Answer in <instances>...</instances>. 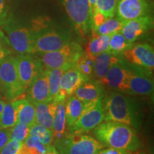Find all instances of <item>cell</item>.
I'll return each instance as SVG.
<instances>
[{
    "mask_svg": "<svg viewBox=\"0 0 154 154\" xmlns=\"http://www.w3.org/2000/svg\"><path fill=\"white\" fill-rule=\"evenodd\" d=\"M119 0H96L95 11H99L108 18L115 16Z\"/></svg>",
    "mask_w": 154,
    "mask_h": 154,
    "instance_id": "obj_31",
    "label": "cell"
},
{
    "mask_svg": "<svg viewBox=\"0 0 154 154\" xmlns=\"http://www.w3.org/2000/svg\"><path fill=\"white\" fill-rule=\"evenodd\" d=\"M29 135L37 138L41 143L47 146H50L54 143L52 131L41 125L34 124L31 126Z\"/></svg>",
    "mask_w": 154,
    "mask_h": 154,
    "instance_id": "obj_27",
    "label": "cell"
},
{
    "mask_svg": "<svg viewBox=\"0 0 154 154\" xmlns=\"http://www.w3.org/2000/svg\"><path fill=\"white\" fill-rule=\"evenodd\" d=\"M2 24L9 44L17 53L19 54H35L30 29L9 18Z\"/></svg>",
    "mask_w": 154,
    "mask_h": 154,
    "instance_id": "obj_8",
    "label": "cell"
},
{
    "mask_svg": "<svg viewBox=\"0 0 154 154\" xmlns=\"http://www.w3.org/2000/svg\"><path fill=\"white\" fill-rule=\"evenodd\" d=\"M22 146L28 154H45L49 148L30 135L23 142Z\"/></svg>",
    "mask_w": 154,
    "mask_h": 154,
    "instance_id": "obj_30",
    "label": "cell"
},
{
    "mask_svg": "<svg viewBox=\"0 0 154 154\" xmlns=\"http://www.w3.org/2000/svg\"><path fill=\"white\" fill-rule=\"evenodd\" d=\"M103 121H116L136 131L141 127V116L136 103L121 92L110 91L103 99Z\"/></svg>",
    "mask_w": 154,
    "mask_h": 154,
    "instance_id": "obj_1",
    "label": "cell"
},
{
    "mask_svg": "<svg viewBox=\"0 0 154 154\" xmlns=\"http://www.w3.org/2000/svg\"><path fill=\"white\" fill-rule=\"evenodd\" d=\"M13 100L12 103L16 109L17 122L22 123L29 127L35 124V109L33 103L24 96Z\"/></svg>",
    "mask_w": 154,
    "mask_h": 154,
    "instance_id": "obj_19",
    "label": "cell"
},
{
    "mask_svg": "<svg viewBox=\"0 0 154 154\" xmlns=\"http://www.w3.org/2000/svg\"><path fill=\"white\" fill-rule=\"evenodd\" d=\"M1 50H2V48H1V47H0V51H1Z\"/></svg>",
    "mask_w": 154,
    "mask_h": 154,
    "instance_id": "obj_44",
    "label": "cell"
},
{
    "mask_svg": "<svg viewBox=\"0 0 154 154\" xmlns=\"http://www.w3.org/2000/svg\"><path fill=\"white\" fill-rule=\"evenodd\" d=\"M108 19L105 15H103L99 11L96 10L91 18V32H95L100 25L103 24Z\"/></svg>",
    "mask_w": 154,
    "mask_h": 154,
    "instance_id": "obj_35",
    "label": "cell"
},
{
    "mask_svg": "<svg viewBox=\"0 0 154 154\" xmlns=\"http://www.w3.org/2000/svg\"><path fill=\"white\" fill-rule=\"evenodd\" d=\"M121 59L152 74L154 68L153 47L148 43L133 44L121 54Z\"/></svg>",
    "mask_w": 154,
    "mask_h": 154,
    "instance_id": "obj_9",
    "label": "cell"
},
{
    "mask_svg": "<svg viewBox=\"0 0 154 154\" xmlns=\"http://www.w3.org/2000/svg\"><path fill=\"white\" fill-rule=\"evenodd\" d=\"M151 75L144 69L129 63L128 89L126 94L131 95L151 96L154 89Z\"/></svg>",
    "mask_w": 154,
    "mask_h": 154,
    "instance_id": "obj_12",
    "label": "cell"
},
{
    "mask_svg": "<svg viewBox=\"0 0 154 154\" xmlns=\"http://www.w3.org/2000/svg\"><path fill=\"white\" fill-rule=\"evenodd\" d=\"M5 101H2V100L0 99V116H1L2 113L4 106H5Z\"/></svg>",
    "mask_w": 154,
    "mask_h": 154,
    "instance_id": "obj_41",
    "label": "cell"
},
{
    "mask_svg": "<svg viewBox=\"0 0 154 154\" xmlns=\"http://www.w3.org/2000/svg\"><path fill=\"white\" fill-rule=\"evenodd\" d=\"M153 19L150 14L125 22L121 32L131 43H134L140 36L153 28Z\"/></svg>",
    "mask_w": 154,
    "mask_h": 154,
    "instance_id": "obj_16",
    "label": "cell"
},
{
    "mask_svg": "<svg viewBox=\"0 0 154 154\" xmlns=\"http://www.w3.org/2000/svg\"><path fill=\"white\" fill-rule=\"evenodd\" d=\"M33 105L35 109V124L51 131L57 101L52 100L48 103H33Z\"/></svg>",
    "mask_w": 154,
    "mask_h": 154,
    "instance_id": "obj_20",
    "label": "cell"
},
{
    "mask_svg": "<svg viewBox=\"0 0 154 154\" xmlns=\"http://www.w3.org/2000/svg\"><path fill=\"white\" fill-rule=\"evenodd\" d=\"M0 88L6 97L11 100L24 93L19 81L15 57H5L0 61Z\"/></svg>",
    "mask_w": 154,
    "mask_h": 154,
    "instance_id": "obj_7",
    "label": "cell"
},
{
    "mask_svg": "<svg viewBox=\"0 0 154 154\" xmlns=\"http://www.w3.org/2000/svg\"><path fill=\"white\" fill-rule=\"evenodd\" d=\"M124 22L118 18H108L103 24L96 29L95 33L100 35H112L116 32H120Z\"/></svg>",
    "mask_w": 154,
    "mask_h": 154,
    "instance_id": "obj_28",
    "label": "cell"
},
{
    "mask_svg": "<svg viewBox=\"0 0 154 154\" xmlns=\"http://www.w3.org/2000/svg\"><path fill=\"white\" fill-rule=\"evenodd\" d=\"M120 59L119 57H116L111 54L109 51L100 54L94 59L93 73L98 81L102 83L104 77L106 75L111 65Z\"/></svg>",
    "mask_w": 154,
    "mask_h": 154,
    "instance_id": "obj_23",
    "label": "cell"
},
{
    "mask_svg": "<svg viewBox=\"0 0 154 154\" xmlns=\"http://www.w3.org/2000/svg\"><path fill=\"white\" fill-rule=\"evenodd\" d=\"M146 1H147V0H146ZM148 1H151V0H148Z\"/></svg>",
    "mask_w": 154,
    "mask_h": 154,
    "instance_id": "obj_45",
    "label": "cell"
},
{
    "mask_svg": "<svg viewBox=\"0 0 154 154\" xmlns=\"http://www.w3.org/2000/svg\"><path fill=\"white\" fill-rule=\"evenodd\" d=\"M27 91V99L32 103H48L51 101L45 68L32 82Z\"/></svg>",
    "mask_w": 154,
    "mask_h": 154,
    "instance_id": "obj_18",
    "label": "cell"
},
{
    "mask_svg": "<svg viewBox=\"0 0 154 154\" xmlns=\"http://www.w3.org/2000/svg\"><path fill=\"white\" fill-rule=\"evenodd\" d=\"M100 143L107 147L134 152L139 149L140 140L137 131L116 121H103L94 129Z\"/></svg>",
    "mask_w": 154,
    "mask_h": 154,
    "instance_id": "obj_2",
    "label": "cell"
},
{
    "mask_svg": "<svg viewBox=\"0 0 154 154\" xmlns=\"http://www.w3.org/2000/svg\"><path fill=\"white\" fill-rule=\"evenodd\" d=\"M7 7L5 0H0V24H2L7 20Z\"/></svg>",
    "mask_w": 154,
    "mask_h": 154,
    "instance_id": "obj_38",
    "label": "cell"
},
{
    "mask_svg": "<svg viewBox=\"0 0 154 154\" xmlns=\"http://www.w3.org/2000/svg\"><path fill=\"white\" fill-rule=\"evenodd\" d=\"M54 146L59 154H96L104 147L89 135L70 132L54 142Z\"/></svg>",
    "mask_w": 154,
    "mask_h": 154,
    "instance_id": "obj_4",
    "label": "cell"
},
{
    "mask_svg": "<svg viewBox=\"0 0 154 154\" xmlns=\"http://www.w3.org/2000/svg\"><path fill=\"white\" fill-rule=\"evenodd\" d=\"M22 143L17 140H9L0 151V154H17L20 149Z\"/></svg>",
    "mask_w": 154,
    "mask_h": 154,
    "instance_id": "obj_34",
    "label": "cell"
},
{
    "mask_svg": "<svg viewBox=\"0 0 154 154\" xmlns=\"http://www.w3.org/2000/svg\"><path fill=\"white\" fill-rule=\"evenodd\" d=\"M70 68H66V67L58 69L45 68L47 74L48 83H49L50 99L51 101L56 97L58 91H59L61 76H62L63 73L66 70H68Z\"/></svg>",
    "mask_w": 154,
    "mask_h": 154,
    "instance_id": "obj_26",
    "label": "cell"
},
{
    "mask_svg": "<svg viewBox=\"0 0 154 154\" xmlns=\"http://www.w3.org/2000/svg\"><path fill=\"white\" fill-rule=\"evenodd\" d=\"M0 123L3 128H11L17 123L16 109L12 102L5 104L2 113L0 116Z\"/></svg>",
    "mask_w": 154,
    "mask_h": 154,
    "instance_id": "obj_29",
    "label": "cell"
},
{
    "mask_svg": "<svg viewBox=\"0 0 154 154\" xmlns=\"http://www.w3.org/2000/svg\"><path fill=\"white\" fill-rule=\"evenodd\" d=\"M5 57V51H4L3 49H2L1 51H0V61H1L2 59Z\"/></svg>",
    "mask_w": 154,
    "mask_h": 154,
    "instance_id": "obj_42",
    "label": "cell"
},
{
    "mask_svg": "<svg viewBox=\"0 0 154 154\" xmlns=\"http://www.w3.org/2000/svg\"><path fill=\"white\" fill-rule=\"evenodd\" d=\"M30 127L22 123L17 122L10 128V140L23 143L29 135Z\"/></svg>",
    "mask_w": 154,
    "mask_h": 154,
    "instance_id": "obj_32",
    "label": "cell"
},
{
    "mask_svg": "<svg viewBox=\"0 0 154 154\" xmlns=\"http://www.w3.org/2000/svg\"><path fill=\"white\" fill-rule=\"evenodd\" d=\"M73 95L84 103H91L103 99L106 95V90L103 83L98 80L88 79L83 83Z\"/></svg>",
    "mask_w": 154,
    "mask_h": 154,
    "instance_id": "obj_17",
    "label": "cell"
},
{
    "mask_svg": "<svg viewBox=\"0 0 154 154\" xmlns=\"http://www.w3.org/2000/svg\"><path fill=\"white\" fill-rule=\"evenodd\" d=\"M66 100H61L57 101L55 113L54 116L51 131L53 134L54 142L61 139L67 134L65 103Z\"/></svg>",
    "mask_w": 154,
    "mask_h": 154,
    "instance_id": "obj_21",
    "label": "cell"
},
{
    "mask_svg": "<svg viewBox=\"0 0 154 154\" xmlns=\"http://www.w3.org/2000/svg\"><path fill=\"white\" fill-rule=\"evenodd\" d=\"M84 54L83 48L77 42L70 41L59 49L37 54L44 68H71Z\"/></svg>",
    "mask_w": 154,
    "mask_h": 154,
    "instance_id": "obj_5",
    "label": "cell"
},
{
    "mask_svg": "<svg viewBox=\"0 0 154 154\" xmlns=\"http://www.w3.org/2000/svg\"><path fill=\"white\" fill-rule=\"evenodd\" d=\"M151 7L146 0H119L117 3V18L123 22L150 14Z\"/></svg>",
    "mask_w": 154,
    "mask_h": 154,
    "instance_id": "obj_14",
    "label": "cell"
},
{
    "mask_svg": "<svg viewBox=\"0 0 154 154\" xmlns=\"http://www.w3.org/2000/svg\"><path fill=\"white\" fill-rule=\"evenodd\" d=\"M45 154H59V153H58L57 150L56 149L54 146L51 145L49 146V149H48V151H47V153H46Z\"/></svg>",
    "mask_w": 154,
    "mask_h": 154,
    "instance_id": "obj_40",
    "label": "cell"
},
{
    "mask_svg": "<svg viewBox=\"0 0 154 154\" xmlns=\"http://www.w3.org/2000/svg\"><path fill=\"white\" fill-rule=\"evenodd\" d=\"M87 105L88 103H84L74 95L70 96L66 99L65 103V113L66 126L69 129L79 119L87 107Z\"/></svg>",
    "mask_w": 154,
    "mask_h": 154,
    "instance_id": "obj_22",
    "label": "cell"
},
{
    "mask_svg": "<svg viewBox=\"0 0 154 154\" xmlns=\"http://www.w3.org/2000/svg\"><path fill=\"white\" fill-rule=\"evenodd\" d=\"M3 128V127H2V124H1V123H0V130H2Z\"/></svg>",
    "mask_w": 154,
    "mask_h": 154,
    "instance_id": "obj_43",
    "label": "cell"
},
{
    "mask_svg": "<svg viewBox=\"0 0 154 154\" xmlns=\"http://www.w3.org/2000/svg\"><path fill=\"white\" fill-rule=\"evenodd\" d=\"M111 36L100 35L95 32H92V36L88 42L86 54L91 59H94L100 54L107 51Z\"/></svg>",
    "mask_w": 154,
    "mask_h": 154,
    "instance_id": "obj_24",
    "label": "cell"
},
{
    "mask_svg": "<svg viewBox=\"0 0 154 154\" xmlns=\"http://www.w3.org/2000/svg\"><path fill=\"white\" fill-rule=\"evenodd\" d=\"M94 59L84 53L74 64V66L85 76L89 77L93 73Z\"/></svg>",
    "mask_w": 154,
    "mask_h": 154,
    "instance_id": "obj_33",
    "label": "cell"
},
{
    "mask_svg": "<svg viewBox=\"0 0 154 154\" xmlns=\"http://www.w3.org/2000/svg\"><path fill=\"white\" fill-rule=\"evenodd\" d=\"M133 44L134 43H131L128 42L120 31V32H116L111 36L109 49L107 51L116 57H119L124 51L129 49Z\"/></svg>",
    "mask_w": 154,
    "mask_h": 154,
    "instance_id": "obj_25",
    "label": "cell"
},
{
    "mask_svg": "<svg viewBox=\"0 0 154 154\" xmlns=\"http://www.w3.org/2000/svg\"><path fill=\"white\" fill-rule=\"evenodd\" d=\"M96 154H136L134 152L124 151V150L113 149V148L107 147L100 149Z\"/></svg>",
    "mask_w": 154,
    "mask_h": 154,
    "instance_id": "obj_36",
    "label": "cell"
},
{
    "mask_svg": "<svg viewBox=\"0 0 154 154\" xmlns=\"http://www.w3.org/2000/svg\"><path fill=\"white\" fill-rule=\"evenodd\" d=\"M90 79L89 77L82 74L74 66L71 67L63 73L61 76L59 90L57 95L53 100L61 101L66 100L74 91L86 81Z\"/></svg>",
    "mask_w": 154,
    "mask_h": 154,
    "instance_id": "obj_15",
    "label": "cell"
},
{
    "mask_svg": "<svg viewBox=\"0 0 154 154\" xmlns=\"http://www.w3.org/2000/svg\"><path fill=\"white\" fill-rule=\"evenodd\" d=\"M72 22L76 33L81 38H86L91 32L88 0H59Z\"/></svg>",
    "mask_w": 154,
    "mask_h": 154,
    "instance_id": "obj_6",
    "label": "cell"
},
{
    "mask_svg": "<svg viewBox=\"0 0 154 154\" xmlns=\"http://www.w3.org/2000/svg\"><path fill=\"white\" fill-rule=\"evenodd\" d=\"M89 2V8H90V17H92L94 14V11H95V7H96V0H88Z\"/></svg>",
    "mask_w": 154,
    "mask_h": 154,
    "instance_id": "obj_39",
    "label": "cell"
},
{
    "mask_svg": "<svg viewBox=\"0 0 154 154\" xmlns=\"http://www.w3.org/2000/svg\"><path fill=\"white\" fill-rule=\"evenodd\" d=\"M129 63L119 59L109 68L102 83L109 88L121 93H127Z\"/></svg>",
    "mask_w": 154,
    "mask_h": 154,
    "instance_id": "obj_13",
    "label": "cell"
},
{
    "mask_svg": "<svg viewBox=\"0 0 154 154\" xmlns=\"http://www.w3.org/2000/svg\"><path fill=\"white\" fill-rule=\"evenodd\" d=\"M10 140V128H2L0 130V151Z\"/></svg>",
    "mask_w": 154,
    "mask_h": 154,
    "instance_id": "obj_37",
    "label": "cell"
},
{
    "mask_svg": "<svg viewBox=\"0 0 154 154\" xmlns=\"http://www.w3.org/2000/svg\"><path fill=\"white\" fill-rule=\"evenodd\" d=\"M15 59L19 81L25 92L44 70V66L39 58L31 54H20L15 57Z\"/></svg>",
    "mask_w": 154,
    "mask_h": 154,
    "instance_id": "obj_10",
    "label": "cell"
},
{
    "mask_svg": "<svg viewBox=\"0 0 154 154\" xmlns=\"http://www.w3.org/2000/svg\"><path fill=\"white\" fill-rule=\"evenodd\" d=\"M103 99L95 103H88L79 119L69 128L73 134H86L94 130L98 125L103 121Z\"/></svg>",
    "mask_w": 154,
    "mask_h": 154,
    "instance_id": "obj_11",
    "label": "cell"
},
{
    "mask_svg": "<svg viewBox=\"0 0 154 154\" xmlns=\"http://www.w3.org/2000/svg\"><path fill=\"white\" fill-rule=\"evenodd\" d=\"M30 30L35 54L56 51L71 41L69 31L45 19L34 21Z\"/></svg>",
    "mask_w": 154,
    "mask_h": 154,
    "instance_id": "obj_3",
    "label": "cell"
}]
</instances>
